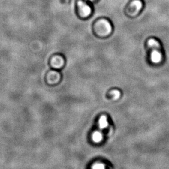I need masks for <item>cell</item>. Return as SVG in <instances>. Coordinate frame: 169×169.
I'll use <instances>...</instances> for the list:
<instances>
[{"label": "cell", "instance_id": "obj_2", "mask_svg": "<svg viewBox=\"0 0 169 169\" xmlns=\"http://www.w3.org/2000/svg\"><path fill=\"white\" fill-rule=\"evenodd\" d=\"M78 8L80 15L83 17H88L92 12V9L90 7L87 3L83 1H80L78 2Z\"/></svg>", "mask_w": 169, "mask_h": 169}, {"label": "cell", "instance_id": "obj_11", "mask_svg": "<svg viewBox=\"0 0 169 169\" xmlns=\"http://www.w3.org/2000/svg\"><path fill=\"white\" fill-rule=\"evenodd\" d=\"M88 1H93V0H88Z\"/></svg>", "mask_w": 169, "mask_h": 169}, {"label": "cell", "instance_id": "obj_8", "mask_svg": "<svg viewBox=\"0 0 169 169\" xmlns=\"http://www.w3.org/2000/svg\"><path fill=\"white\" fill-rule=\"evenodd\" d=\"M131 6L135 8L136 11H138L141 9L142 3L141 1L140 0H135L132 2Z\"/></svg>", "mask_w": 169, "mask_h": 169}, {"label": "cell", "instance_id": "obj_9", "mask_svg": "<svg viewBox=\"0 0 169 169\" xmlns=\"http://www.w3.org/2000/svg\"><path fill=\"white\" fill-rule=\"evenodd\" d=\"M110 95L112 96L114 100H117L120 98V92L118 90H113L110 92Z\"/></svg>", "mask_w": 169, "mask_h": 169}, {"label": "cell", "instance_id": "obj_5", "mask_svg": "<svg viewBox=\"0 0 169 169\" xmlns=\"http://www.w3.org/2000/svg\"><path fill=\"white\" fill-rule=\"evenodd\" d=\"M108 126L107 118L106 116H102L98 120V126L100 129H104Z\"/></svg>", "mask_w": 169, "mask_h": 169}, {"label": "cell", "instance_id": "obj_3", "mask_svg": "<svg viewBox=\"0 0 169 169\" xmlns=\"http://www.w3.org/2000/svg\"><path fill=\"white\" fill-rule=\"evenodd\" d=\"M64 60L62 58V57L60 56H56L52 59L50 65L52 67L56 69L62 68L64 66Z\"/></svg>", "mask_w": 169, "mask_h": 169}, {"label": "cell", "instance_id": "obj_6", "mask_svg": "<svg viewBox=\"0 0 169 169\" xmlns=\"http://www.w3.org/2000/svg\"><path fill=\"white\" fill-rule=\"evenodd\" d=\"M103 139V135L100 131H95L94 132L92 135V140L95 143H99Z\"/></svg>", "mask_w": 169, "mask_h": 169}, {"label": "cell", "instance_id": "obj_10", "mask_svg": "<svg viewBox=\"0 0 169 169\" xmlns=\"http://www.w3.org/2000/svg\"><path fill=\"white\" fill-rule=\"evenodd\" d=\"M92 167L95 169H105V165L102 163H98L95 164Z\"/></svg>", "mask_w": 169, "mask_h": 169}, {"label": "cell", "instance_id": "obj_4", "mask_svg": "<svg viewBox=\"0 0 169 169\" xmlns=\"http://www.w3.org/2000/svg\"><path fill=\"white\" fill-rule=\"evenodd\" d=\"M151 59L152 62L154 63L158 64L161 61L162 55L160 52H159L157 49H155L151 53Z\"/></svg>", "mask_w": 169, "mask_h": 169}, {"label": "cell", "instance_id": "obj_1", "mask_svg": "<svg viewBox=\"0 0 169 169\" xmlns=\"http://www.w3.org/2000/svg\"><path fill=\"white\" fill-rule=\"evenodd\" d=\"M60 79H61L60 74H59V72L56 71H49L47 74V82L51 85L56 84L59 83Z\"/></svg>", "mask_w": 169, "mask_h": 169}, {"label": "cell", "instance_id": "obj_7", "mask_svg": "<svg viewBox=\"0 0 169 169\" xmlns=\"http://www.w3.org/2000/svg\"><path fill=\"white\" fill-rule=\"evenodd\" d=\"M148 44L150 48L154 49V50L158 49L160 48L159 43H158V41L154 39H150L148 41Z\"/></svg>", "mask_w": 169, "mask_h": 169}]
</instances>
